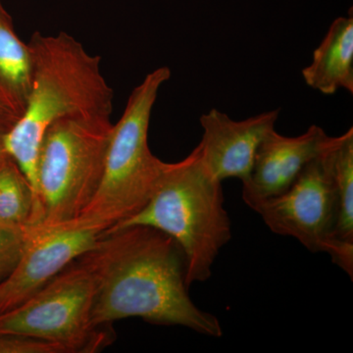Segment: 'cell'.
Masks as SVG:
<instances>
[{
	"label": "cell",
	"mask_w": 353,
	"mask_h": 353,
	"mask_svg": "<svg viewBox=\"0 0 353 353\" xmlns=\"http://www.w3.org/2000/svg\"><path fill=\"white\" fill-rule=\"evenodd\" d=\"M332 138L289 189L253 210L273 233L296 239L309 252L328 253L352 279L353 245L336 238L338 202L328 158Z\"/></svg>",
	"instance_id": "52a82bcc"
},
{
	"label": "cell",
	"mask_w": 353,
	"mask_h": 353,
	"mask_svg": "<svg viewBox=\"0 0 353 353\" xmlns=\"http://www.w3.org/2000/svg\"><path fill=\"white\" fill-rule=\"evenodd\" d=\"M114 124L99 116H67L44 132L37 159L30 226L74 222L101 185Z\"/></svg>",
	"instance_id": "5b68a950"
},
{
	"label": "cell",
	"mask_w": 353,
	"mask_h": 353,
	"mask_svg": "<svg viewBox=\"0 0 353 353\" xmlns=\"http://www.w3.org/2000/svg\"><path fill=\"white\" fill-rule=\"evenodd\" d=\"M28 46L31 88L24 112L4 136V146L31 183L34 196L37 159L48 128L67 116L111 118L114 92L102 75L101 57L90 54L67 32L46 36L36 32Z\"/></svg>",
	"instance_id": "7a4b0ae2"
},
{
	"label": "cell",
	"mask_w": 353,
	"mask_h": 353,
	"mask_svg": "<svg viewBox=\"0 0 353 353\" xmlns=\"http://www.w3.org/2000/svg\"><path fill=\"white\" fill-rule=\"evenodd\" d=\"M95 282L78 259L24 303L0 313V334H20L55 341L73 353H92L113 341L112 326L92 322Z\"/></svg>",
	"instance_id": "8992f818"
},
{
	"label": "cell",
	"mask_w": 353,
	"mask_h": 353,
	"mask_svg": "<svg viewBox=\"0 0 353 353\" xmlns=\"http://www.w3.org/2000/svg\"><path fill=\"white\" fill-rule=\"evenodd\" d=\"M309 87L332 95L343 88L353 94V18L339 17L303 70Z\"/></svg>",
	"instance_id": "8fae6325"
},
{
	"label": "cell",
	"mask_w": 353,
	"mask_h": 353,
	"mask_svg": "<svg viewBox=\"0 0 353 353\" xmlns=\"http://www.w3.org/2000/svg\"><path fill=\"white\" fill-rule=\"evenodd\" d=\"M132 225L154 228L176 241L188 287L210 279L220 250L231 241L232 223L222 182L202 163L197 146L185 159L167 163L145 208L112 229Z\"/></svg>",
	"instance_id": "3957f363"
},
{
	"label": "cell",
	"mask_w": 353,
	"mask_h": 353,
	"mask_svg": "<svg viewBox=\"0 0 353 353\" xmlns=\"http://www.w3.org/2000/svg\"><path fill=\"white\" fill-rule=\"evenodd\" d=\"M101 233L72 223L29 226L10 275L0 283V313L24 303L68 265L92 250Z\"/></svg>",
	"instance_id": "ba28073f"
},
{
	"label": "cell",
	"mask_w": 353,
	"mask_h": 353,
	"mask_svg": "<svg viewBox=\"0 0 353 353\" xmlns=\"http://www.w3.org/2000/svg\"><path fill=\"white\" fill-rule=\"evenodd\" d=\"M31 78L29 46L16 34L12 17L0 0V105L18 119L25 110Z\"/></svg>",
	"instance_id": "7c38bea8"
},
{
	"label": "cell",
	"mask_w": 353,
	"mask_h": 353,
	"mask_svg": "<svg viewBox=\"0 0 353 353\" xmlns=\"http://www.w3.org/2000/svg\"><path fill=\"white\" fill-rule=\"evenodd\" d=\"M0 353H73L66 345L36 336L0 334Z\"/></svg>",
	"instance_id": "2e32d148"
},
{
	"label": "cell",
	"mask_w": 353,
	"mask_h": 353,
	"mask_svg": "<svg viewBox=\"0 0 353 353\" xmlns=\"http://www.w3.org/2000/svg\"><path fill=\"white\" fill-rule=\"evenodd\" d=\"M80 259L94 279L95 326L137 317L212 338L223 336L218 318L190 299L182 248L163 232L141 225L114 228Z\"/></svg>",
	"instance_id": "6da1fadb"
},
{
	"label": "cell",
	"mask_w": 353,
	"mask_h": 353,
	"mask_svg": "<svg viewBox=\"0 0 353 353\" xmlns=\"http://www.w3.org/2000/svg\"><path fill=\"white\" fill-rule=\"evenodd\" d=\"M28 227L0 224V283L15 268L27 241Z\"/></svg>",
	"instance_id": "9a60e30c"
},
{
	"label": "cell",
	"mask_w": 353,
	"mask_h": 353,
	"mask_svg": "<svg viewBox=\"0 0 353 353\" xmlns=\"http://www.w3.org/2000/svg\"><path fill=\"white\" fill-rule=\"evenodd\" d=\"M328 158L338 202L336 238L343 243L353 245L352 128L341 136L332 138Z\"/></svg>",
	"instance_id": "4fadbf2b"
},
{
	"label": "cell",
	"mask_w": 353,
	"mask_h": 353,
	"mask_svg": "<svg viewBox=\"0 0 353 353\" xmlns=\"http://www.w3.org/2000/svg\"><path fill=\"white\" fill-rule=\"evenodd\" d=\"M17 116L14 115L12 112L0 105V126L6 128L9 131L13 127V125L17 122Z\"/></svg>",
	"instance_id": "e0dca14e"
},
{
	"label": "cell",
	"mask_w": 353,
	"mask_h": 353,
	"mask_svg": "<svg viewBox=\"0 0 353 353\" xmlns=\"http://www.w3.org/2000/svg\"><path fill=\"white\" fill-rule=\"evenodd\" d=\"M170 77L168 67H159L132 90L122 117L114 124L99 190L72 224L105 233L150 201L167 163L150 150L148 129L158 92Z\"/></svg>",
	"instance_id": "277c9868"
},
{
	"label": "cell",
	"mask_w": 353,
	"mask_h": 353,
	"mask_svg": "<svg viewBox=\"0 0 353 353\" xmlns=\"http://www.w3.org/2000/svg\"><path fill=\"white\" fill-rule=\"evenodd\" d=\"M31 183L10 157L0 161V224L27 228L34 215Z\"/></svg>",
	"instance_id": "5bb4252c"
},
{
	"label": "cell",
	"mask_w": 353,
	"mask_h": 353,
	"mask_svg": "<svg viewBox=\"0 0 353 353\" xmlns=\"http://www.w3.org/2000/svg\"><path fill=\"white\" fill-rule=\"evenodd\" d=\"M280 110L236 121L217 109L202 114L203 136L199 143L202 163L220 182L236 178L245 183L265 137L275 129Z\"/></svg>",
	"instance_id": "9c48e42d"
},
{
	"label": "cell",
	"mask_w": 353,
	"mask_h": 353,
	"mask_svg": "<svg viewBox=\"0 0 353 353\" xmlns=\"http://www.w3.org/2000/svg\"><path fill=\"white\" fill-rule=\"evenodd\" d=\"M6 132H8V130L0 126V161L9 157L6 153V146H4V136H6Z\"/></svg>",
	"instance_id": "ac0fdd59"
},
{
	"label": "cell",
	"mask_w": 353,
	"mask_h": 353,
	"mask_svg": "<svg viewBox=\"0 0 353 353\" xmlns=\"http://www.w3.org/2000/svg\"><path fill=\"white\" fill-rule=\"evenodd\" d=\"M332 137L312 125L301 136L285 137L272 130L260 143L252 174L243 183V199L252 210L285 192L297 176L328 145Z\"/></svg>",
	"instance_id": "30bf717a"
}]
</instances>
